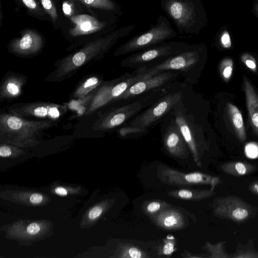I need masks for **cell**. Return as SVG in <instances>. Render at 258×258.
<instances>
[{"label": "cell", "instance_id": "22", "mask_svg": "<svg viewBox=\"0 0 258 258\" xmlns=\"http://www.w3.org/2000/svg\"><path fill=\"white\" fill-rule=\"evenodd\" d=\"M228 115L235 132L239 139L243 142L246 139V132L242 113L235 105L227 104Z\"/></svg>", "mask_w": 258, "mask_h": 258}, {"label": "cell", "instance_id": "19", "mask_svg": "<svg viewBox=\"0 0 258 258\" xmlns=\"http://www.w3.org/2000/svg\"><path fill=\"white\" fill-rule=\"evenodd\" d=\"M243 80L249 122L258 136V96L247 78L244 76Z\"/></svg>", "mask_w": 258, "mask_h": 258}, {"label": "cell", "instance_id": "12", "mask_svg": "<svg viewBox=\"0 0 258 258\" xmlns=\"http://www.w3.org/2000/svg\"><path fill=\"white\" fill-rule=\"evenodd\" d=\"M43 40L40 34L33 30H27L20 38L11 41L9 48L11 52L20 55H29L39 52L43 46Z\"/></svg>", "mask_w": 258, "mask_h": 258}, {"label": "cell", "instance_id": "14", "mask_svg": "<svg viewBox=\"0 0 258 258\" xmlns=\"http://www.w3.org/2000/svg\"><path fill=\"white\" fill-rule=\"evenodd\" d=\"M174 76L170 72H162L140 81L130 87L118 100L127 99L154 88L160 87L170 80Z\"/></svg>", "mask_w": 258, "mask_h": 258}, {"label": "cell", "instance_id": "24", "mask_svg": "<svg viewBox=\"0 0 258 258\" xmlns=\"http://www.w3.org/2000/svg\"><path fill=\"white\" fill-rule=\"evenodd\" d=\"M87 8H93L107 11L117 10L115 3L112 0H77Z\"/></svg>", "mask_w": 258, "mask_h": 258}, {"label": "cell", "instance_id": "31", "mask_svg": "<svg viewBox=\"0 0 258 258\" xmlns=\"http://www.w3.org/2000/svg\"><path fill=\"white\" fill-rule=\"evenodd\" d=\"M167 238L164 240L163 245L159 250V254L160 255H170L175 250V241L171 238Z\"/></svg>", "mask_w": 258, "mask_h": 258}, {"label": "cell", "instance_id": "29", "mask_svg": "<svg viewBox=\"0 0 258 258\" xmlns=\"http://www.w3.org/2000/svg\"><path fill=\"white\" fill-rule=\"evenodd\" d=\"M29 12L36 16H44L46 13L37 0H18Z\"/></svg>", "mask_w": 258, "mask_h": 258}, {"label": "cell", "instance_id": "8", "mask_svg": "<svg viewBox=\"0 0 258 258\" xmlns=\"http://www.w3.org/2000/svg\"><path fill=\"white\" fill-rule=\"evenodd\" d=\"M203 51V47L192 45L188 49L166 58L159 63L148 68L142 67L138 71L155 75L165 71H187L199 62Z\"/></svg>", "mask_w": 258, "mask_h": 258}, {"label": "cell", "instance_id": "10", "mask_svg": "<svg viewBox=\"0 0 258 258\" xmlns=\"http://www.w3.org/2000/svg\"><path fill=\"white\" fill-rule=\"evenodd\" d=\"M181 98L182 95L178 92L166 95L136 116L129 124L132 126L146 130L165 115Z\"/></svg>", "mask_w": 258, "mask_h": 258}, {"label": "cell", "instance_id": "44", "mask_svg": "<svg viewBox=\"0 0 258 258\" xmlns=\"http://www.w3.org/2000/svg\"><path fill=\"white\" fill-rule=\"evenodd\" d=\"M255 186H256L257 192L258 193V184L257 185H256Z\"/></svg>", "mask_w": 258, "mask_h": 258}, {"label": "cell", "instance_id": "42", "mask_svg": "<svg viewBox=\"0 0 258 258\" xmlns=\"http://www.w3.org/2000/svg\"><path fill=\"white\" fill-rule=\"evenodd\" d=\"M55 193L60 196H66L68 195V190L63 187L57 186L54 189Z\"/></svg>", "mask_w": 258, "mask_h": 258}, {"label": "cell", "instance_id": "2", "mask_svg": "<svg viewBox=\"0 0 258 258\" xmlns=\"http://www.w3.org/2000/svg\"><path fill=\"white\" fill-rule=\"evenodd\" d=\"M135 28L134 25H127L88 43L80 50L61 61L56 72V78H61L73 73L94 58L103 55L115 44L118 39L129 34Z\"/></svg>", "mask_w": 258, "mask_h": 258}, {"label": "cell", "instance_id": "11", "mask_svg": "<svg viewBox=\"0 0 258 258\" xmlns=\"http://www.w3.org/2000/svg\"><path fill=\"white\" fill-rule=\"evenodd\" d=\"M143 107L140 101H135L116 108L100 118L93 125L95 131H103L118 126L138 112Z\"/></svg>", "mask_w": 258, "mask_h": 258}, {"label": "cell", "instance_id": "40", "mask_svg": "<svg viewBox=\"0 0 258 258\" xmlns=\"http://www.w3.org/2000/svg\"><path fill=\"white\" fill-rule=\"evenodd\" d=\"M43 200V196L38 193H34L31 195L29 198L30 202L33 205H38Z\"/></svg>", "mask_w": 258, "mask_h": 258}, {"label": "cell", "instance_id": "4", "mask_svg": "<svg viewBox=\"0 0 258 258\" xmlns=\"http://www.w3.org/2000/svg\"><path fill=\"white\" fill-rule=\"evenodd\" d=\"M177 35V33L172 28L168 19L163 16L159 15L156 24L151 25L149 30L133 37L120 45L114 54L118 56L143 50L163 43Z\"/></svg>", "mask_w": 258, "mask_h": 258}, {"label": "cell", "instance_id": "25", "mask_svg": "<svg viewBox=\"0 0 258 258\" xmlns=\"http://www.w3.org/2000/svg\"><path fill=\"white\" fill-rule=\"evenodd\" d=\"M119 257L123 258H145L147 254L140 248L131 245L125 244L122 246Z\"/></svg>", "mask_w": 258, "mask_h": 258}, {"label": "cell", "instance_id": "39", "mask_svg": "<svg viewBox=\"0 0 258 258\" xmlns=\"http://www.w3.org/2000/svg\"><path fill=\"white\" fill-rule=\"evenodd\" d=\"M40 230V225L36 222L31 223L26 228V232L27 233L32 235L38 234Z\"/></svg>", "mask_w": 258, "mask_h": 258}, {"label": "cell", "instance_id": "15", "mask_svg": "<svg viewBox=\"0 0 258 258\" xmlns=\"http://www.w3.org/2000/svg\"><path fill=\"white\" fill-rule=\"evenodd\" d=\"M157 226L166 230H178L187 225V220L178 210L166 208L150 217Z\"/></svg>", "mask_w": 258, "mask_h": 258}, {"label": "cell", "instance_id": "7", "mask_svg": "<svg viewBox=\"0 0 258 258\" xmlns=\"http://www.w3.org/2000/svg\"><path fill=\"white\" fill-rule=\"evenodd\" d=\"M157 175L162 183L176 186L208 184L211 185L213 190L220 182L219 177L201 172L184 173L164 165L158 166Z\"/></svg>", "mask_w": 258, "mask_h": 258}, {"label": "cell", "instance_id": "28", "mask_svg": "<svg viewBox=\"0 0 258 258\" xmlns=\"http://www.w3.org/2000/svg\"><path fill=\"white\" fill-rule=\"evenodd\" d=\"M248 167L242 162H233L226 164L223 167V170L227 173L234 175H243L247 173Z\"/></svg>", "mask_w": 258, "mask_h": 258}, {"label": "cell", "instance_id": "33", "mask_svg": "<svg viewBox=\"0 0 258 258\" xmlns=\"http://www.w3.org/2000/svg\"><path fill=\"white\" fill-rule=\"evenodd\" d=\"M242 62L250 70L256 72L257 70L256 62L254 58L248 53H243L240 56Z\"/></svg>", "mask_w": 258, "mask_h": 258}, {"label": "cell", "instance_id": "9", "mask_svg": "<svg viewBox=\"0 0 258 258\" xmlns=\"http://www.w3.org/2000/svg\"><path fill=\"white\" fill-rule=\"evenodd\" d=\"M67 111L66 106L50 102H35L20 103L9 108L10 113L21 117H34L56 120Z\"/></svg>", "mask_w": 258, "mask_h": 258}, {"label": "cell", "instance_id": "18", "mask_svg": "<svg viewBox=\"0 0 258 258\" xmlns=\"http://www.w3.org/2000/svg\"><path fill=\"white\" fill-rule=\"evenodd\" d=\"M175 121L191 151L195 162L199 167H201V154L199 146L188 120L182 113L178 112L175 115Z\"/></svg>", "mask_w": 258, "mask_h": 258}, {"label": "cell", "instance_id": "26", "mask_svg": "<svg viewBox=\"0 0 258 258\" xmlns=\"http://www.w3.org/2000/svg\"><path fill=\"white\" fill-rule=\"evenodd\" d=\"M234 62L231 58L223 59L219 66V72L223 79L228 82L231 78L233 71Z\"/></svg>", "mask_w": 258, "mask_h": 258}, {"label": "cell", "instance_id": "36", "mask_svg": "<svg viewBox=\"0 0 258 258\" xmlns=\"http://www.w3.org/2000/svg\"><path fill=\"white\" fill-rule=\"evenodd\" d=\"M62 8L63 14L66 16L70 18L74 15V6L71 1H64L62 3Z\"/></svg>", "mask_w": 258, "mask_h": 258}, {"label": "cell", "instance_id": "3", "mask_svg": "<svg viewBox=\"0 0 258 258\" xmlns=\"http://www.w3.org/2000/svg\"><path fill=\"white\" fill-rule=\"evenodd\" d=\"M52 120H31L11 113L0 115V136L5 141L20 146L38 143L36 136L50 127Z\"/></svg>", "mask_w": 258, "mask_h": 258}, {"label": "cell", "instance_id": "35", "mask_svg": "<svg viewBox=\"0 0 258 258\" xmlns=\"http://www.w3.org/2000/svg\"><path fill=\"white\" fill-rule=\"evenodd\" d=\"M103 211V208L101 206H95L92 208L88 212V218L90 220H95L99 218Z\"/></svg>", "mask_w": 258, "mask_h": 258}, {"label": "cell", "instance_id": "5", "mask_svg": "<svg viewBox=\"0 0 258 258\" xmlns=\"http://www.w3.org/2000/svg\"><path fill=\"white\" fill-rule=\"evenodd\" d=\"M156 75L152 73H141L137 71L135 74L119 78L115 82L106 83L98 87L89 103L86 115L91 114L96 110L109 103L118 100L122 94L136 83Z\"/></svg>", "mask_w": 258, "mask_h": 258}, {"label": "cell", "instance_id": "6", "mask_svg": "<svg viewBox=\"0 0 258 258\" xmlns=\"http://www.w3.org/2000/svg\"><path fill=\"white\" fill-rule=\"evenodd\" d=\"M191 46L183 42H163L128 56L121 61V64L127 68H142L151 61L167 58L187 50Z\"/></svg>", "mask_w": 258, "mask_h": 258}, {"label": "cell", "instance_id": "17", "mask_svg": "<svg viewBox=\"0 0 258 258\" xmlns=\"http://www.w3.org/2000/svg\"><path fill=\"white\" fill-rule=\"evenodd\" d=\"M163 143L166 150L171 156L182 159L188 156L186 142L176 121L166 132Z\"/></svg>", "mask_w": 258, "mask_h": 258}, {"label": "cell", "instance_id": "13", "mask_svg": "<svg viewBox=\"0 0 258 258\" xmlns=\"http://www.w3.org/2000/svg\"><path fill=\"white\" fill-rule=\"evenodd\" d=\"M214 213L236 221H243L250 216V206L237 198L232 197L216 202Z\"/></svg>", "mask_w": 258, "mask_h": 258}, {"label": "cell", "instance_id": "30", "mask_svg": "<svg viewBox=\"0 0 258 258\" xmlns=\"http://www.w3.org/2000/svg\"><path fill=\"white\" fill-rule=\"evenodd\" d=\"M45 13L55 24L58 19L56 7L53 0H39Z\"/></svg>", "mask_w": 258, "mask_h": 258}, {"label": "cell", "instance_id": "21", "mask_svg": "<svg viewBox=\"0 0 258 258\" xmlns=\"http://www.w3.org/2000/svg\"><path fill=\"white\" fill-rule=\"evenodd\" d=\"M213 190H197L182 188L169 191L167 195L177 199L191 201H200L215 195Z\"/></svg>", "mask_w": 258, "mask_h": 258}, {"label": "cell", "instance_id": "43", "mask_svg": "<svg viewBox=\"0 0 258 258\" xmlns=\"http://www.w3.org/2000/svg\"><path fill=\"white\" fill-rule=\"evenodd\" d=\"M252 12L257 18H258V0H255L252 9Z\"/></svg>", "mask_w": 258, "mask_h": 258}, {"label": "cell", "instance_id": "23", "mask_svg": "<svg viewBox=\"0 0 258 258\" xmlns=\"http://www.w3.org/2000/svg\"><path fill=\"white\" fill-rule=\"evenodd\" d=\"M101 84V80L97 76H92L86 79L77 88L73 94V97L82 99L97 88Z\"/></svg>", "mask_w": 258, "mask_h": 258}, {"label": "cell", "instance_id": "34", "mask_svg": "<svg viewBox=\"0 0 258 258\" xmlns=\"http://www.w3.org/2000/svg\"><path fill=\"white\" fill-rule=\"evenodd\" d=\"M224 243H218L217 245H213L210 243L207 242L206 247L207 249L210 252L212 257H227L226 255L223 252L222 246Z\"/></svg>", "mask_w": 258, "mask_h": 258}, {"label": "cell", "instance_id": "41", "mask_svg": "<svg viewBox=\"0 0 258 258\" xmlns=\"http://www.w3.org/2000/svg\"><path fill=\"white\" fill-rule=\"evenodd\" d=\"M11 148L7 145H2L0 147V156L2 157H7L12 155Z\"/></svg>", "mask_w": 258, "mask_h": 258}, {"label": "cell", "instance_id": "38", "mask_svg": "<svg viewBox=\"0 0 258 258\" xmlns=\"http://www.w3.org/2000/svg\"><path fill=\"white\" fill-rule=\"evenodd\" d=\"M146 131L145 129H141L134 126H128L121 128L119 130L120 135L124 137L128 134L133 133H138Z\"/></svg>", "mask_w": 258, "mask_h": 258}, {"label": "cell", "instance_id": "20", "mask_svg": "<svg viewBox=\"0 0 258 258\" xmlns=\"http://www.w3.org/2000/svg\"><path fill=\"white\" fill-rule=\"evenodd\" d=\"M25 81L26 79L20 75H13L8 77L1 86V99H11L19 96Z\"/></svg>", "mask_w": 258, "mask_h": 258}, {"label": "cell", "instance_id": "37", "mask_svg": "<svg viewBox=\"0 0 258 258\" xmlns=\"http://www.w3.org/2000/svg\"><path fill=\"white\" fill-rule=\"evenodd\" d=\"M245 153L250 158H255L258 156V146L253 143L247 144L245 146Z\"/></svg>", "mask_w": 258, "mask_h": 258}, {"label": "cell", "instance_id": "32", "mask_svg": "<svg viewBox=\"0 0 258 258\" xmlns=\"http://www.w3.org/2000/svg\"><path fill=\"white\" fill-rule=\"evenodd\" d=\"M219 34V42L222 47L225 49L230 48L232 46V41L229 31L224 29L220 32Z\"/></svg>", "mask_w": 258, "mask_h": 258}, {"label": "cell", "instance_id": "27", "mask_svg": "<svg viewBox=\"0 0 258 258\" xmlns=\"http://www.w3.org/2000/svg\"><path fill=\"white\" fill-rule=\"evenodd\" d=\"M164 201H152L146 203L144 205L143 210L148 215L152 216L156 215L163 209L169 207Z\"/></svg>", "mask_w": 258, "mask_h": 258}, {"label": "cell", "instance_id": "16", "mask_svg": "<svg viewBox=\"0 0 258 258\" xmlns=\"http://www.w3.org/2000/svg\"><path fill=\"white\" fill-rule=\"evenodd\" d=\"M70 18L73 26L70 29L69 33L74 37L98 32L106 26L103 22L87 14L73 15Z\"/></svg>", "mask_w": 258, "mask_h": 258}, {"label": "cell", "instance_id": "1", "mask_svg": "<svg viewBox=\"0 0 258 258\" xmlns=\"http://www.w3.org/2000/svg\"><path fill=\"white\" fill-rule=\"evenodd\" d=\"M161 6L180 34L198 35L207 23L201 0H161Z\"/></svg>", "mask_w": 258, "mask_h": 258}]
</instances>
